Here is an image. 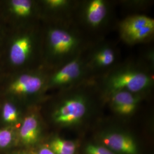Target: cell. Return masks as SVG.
I'll return each instance as SVG.
<instances>
[{"label": "cell", "mask_w": 154, "mask_h": 154, "mask_svg": "<svg viewBox=\"0 0 154 154\" xmlns=\"http://www.w3.org/2000/svg\"><path fill=\"white\" fill-rule=\"evenodd\" d=\"M105 146L111 151L122 154H137V146L134 139L123 132H108L102 136Z\"/></svg>", "instance_id": "obj_11"}, {"label": "cell", "mask_w": 154, "mask_h": 154, "mask_svg": "<svg viewBox=\"0 0 154 154\" xmlns=\"http://www.w3.org/2000/svg\"><path fill=\"white\" fill-rule=\"evenodd\" d=\"M47 57L55 69L85 52L87 44L78 29L70 20L59 21L46 34Z\"/></svg>", "instance_id": "obj_2"}, {"label": "cell", "mask_w": 154, "mask_h": 154, "mask_svg": "<svg viewBox=\"0 0 154 154\" xmlns=\"http://www.w3.org/2000/svg\"><path fill=\"white\" fill-rule=\"evenodd\" d=\"M9 8L11 13L22 19L33 16L36 9L35 3L30 0H11L9 2Z\"/></svg>", "instance_id": "obj_14"}, {"label": "cell", "mask_w": 154, "mask_h": 154, "mask_svg": "<svg viewBox=\"0 0 154 154\" xmlns=\"http://www.w3.org/2000/svg\"><path fill=\"white\" fill-rule=\"evenodd\" d=\"M118 30L122 40L134 45L149 42L154 34V20L144 14L127 17L119 22Z\"/></svg>", "instance_id": "obj_5"}, {"label": "cell", "mask_w": 154, "mask_h": 154, "mask_svg": "<svg viewBox=\"0 0 154 154\" xmlns=\"http://www.w3.org/2000/svg\"><path fill=\"white\" fill-rule=\"evenodd\" d=\"M97 84L103 97L119 91L144 96L154 88L152 64L147 61L118 64L104 73Z\"/></svg>", "instance_id": "obj_1"}, {"label": "cell", "mask_w": 154, "mask_h": 154, "mask_svg": "<svg viewBox=\"0 0 154 154\" xmlns=\"http://www.w3.org/2000/svg\"><path fill=\"white\" fill-rule=\"evenodd\" d=\"M84 53L55 69L54 72L48 75L46 89L62 91L93 78Z\"/></svg>", "instance_id": "obj_4"}, {"label": "cell", "mask_w": 154, "mask_h": 154, "mask_svg": "<svg viewBox=\"0 0 154 154\" xmlns=\"http://www.w3.org/2000/svg\"><path fill=\"white\" fill-rule=\"evenodd\" d=\"M40 132V125L38 116L31 114L26 116L20 130V135L22 141L27 144L36 142Z\"/></svg>", "instance_id": "obj_12"}, {"label": "cell", "mask_w": 154, "mask_h": 154, "mask_svg": "<svg viewBox=\"0 0 154 154\" xmlns=\"http://www.w3.org/2000/svg\"><path fill=\"white\" fill-rule=\"evenodd\" d=\"M50 148L54 154H74L76 145L70 140L55 138L50 144Z\"/></svg>", "instance_id": "obj_15"}, {"label": "cell", "mask_w": 154, "mask_h": 154, "mask_svg": "<svg viewBox=\"0 0 154 154\" xmlns=\"http://www.w3.org/2000/svg\"><path fill=\"white\" fill-rule=\"evenodd\" d=\"M36 39L33 33H23L17 36L10 46L9 56L11 64L21 66L27 63L33 57Z\"/></svg>", "instance_id": "obj_9"}, {"label": "cell", "mask_w": 154, "mask_h": 154, "mask_svg": "<svg viewBox=\"0 0 154 154\" xmlns=\"http://www.w3.org/2000/svg\"><path fill=\"white\" fill-rule=\"evenodd\" d=\"M86 59L92 75L97 72L105 73L118 65V53L112 45L101 43L94 48L86 56Z\"/></svg>", "instance_id": "obj_8"}, {"label": "cell", "mask_w": 154, "mask_h": 154, "mask_svg": "<svg viewBox=\"0 0 154 154\" xmlns=\"http://www.w3.org/2000/svg\"><path fill=\"white\" fill-rule=\"evenodd\" d=\"M38 154H54V152L48 148H42L39 151Z\"/></svg>", "instance_id": "obj_19"}, {"label": "cell", "mask_w": 154, "mask_h": 154, "mask_svg": "<svg viewBox=\"0 0 154 154\" xmlns=\"http://www.w3.org/2000/svg\"><path fill=\"white\" fill-rule=\"evenodd\" d=\"M12 139V134L9 130H0V147L8 146Z\"/></svg>", "instance_id": "obj_18"}, {"label": "cell", "mask_w": 154, "mask_h": 154, "mask_svg": "<svg viewBox=\"0 0 154 154\" xmlns=\"http://www.w3.org/2000/svg\"><path fill=\"white\" fill-rule=\"evenodd\" d=\"M48 75L41 71L20 74L9 84L8 91L19 97H31L42 93L46 89Z\"/></svg>", "instance_id": "obj_6"}, {"label": "cell", "mask_w": 154, "mask_h": 154, "mask_svg": "<svg viewBox=\"0 0 154 154\" xmlns=\"http://www.w3.org/2000/svg\"><path fill=\"white\" fill-rule=\"evenodd\" d=\"M77 8H79L81 22L90 30L102 29L109 21L110 7L106 1H86Z\"/></svg>", "instance_id": "obj_7"}, {"label": "cell", "mask_w": 154, "mask_h": 154, "mask_svg": "<svg viewBox=\"0 0 154 154\" xmlns=\"http://www.w3.org/2000/svg\"><path fill=\"white\" fill-rule=\"evenodd\" d=\"M143 97L126 91H119L109 94L103 98L108 100L116 114L127 116L135 112Z\"/></svg>", "instance_id": "obj_10"}, {"label": "cell", "mask_w": 154, "mask_h": 154, "mask_svg": "<svg viewBox=\"0 0 154 154\" xmlns=\"http://www.w3.org/2000/svg\"><path fill=\"white\" fill-rule=\"evenodd\" d=\"M98 90L95 80L91 78L61 91V99L52 114L53 121L65 127L81 123L88 114L91 95Z\"/></svg>", "instance_id": "obj_3"}, {"label": "cell", "mask_w": 154, "mask_h": 154, "mask_svg": "<svg viewBox=\"0 0 154 154\" xmlns=\"http://www.w3.org/2000/svg\"><path fill=\"white\" fill-rule=\"evenodd\" d=\"M87 154H114L107 147L97 144H88L85 149Z\"/></svg>", "instance_id": "obj_17"}, {"label": "cell", "mask_w": 154, "mask_h": 154, "mask_svg": "<svg viewBox=\"0 0 154 154\" xmlns=\"http://www.w3.org/2000/svg\"><path fill=\"white\" fill-rule=\"evenodd\" d=\"M42 4L48 11L53 12L66 20H69V16L77 5L75 2L69 0H45Z\"/></svg>", "instance_id": "obj_13"}, {"label": "cell", "mask_w": 154, "mask_h": 154, "mask_svg": "<svg viewBox=\"0 0 154 154\" xmlns=\"http://www.w3.org/2000/svg\"><path fill=\"white\" fill-rule=\"evenodd\" d=\"M19 112L11 102H6L2 107V117L4 121L9 124L16 123L19 119Z\"/></svg>", "instance_id": "obj_16"}]
</instances>
